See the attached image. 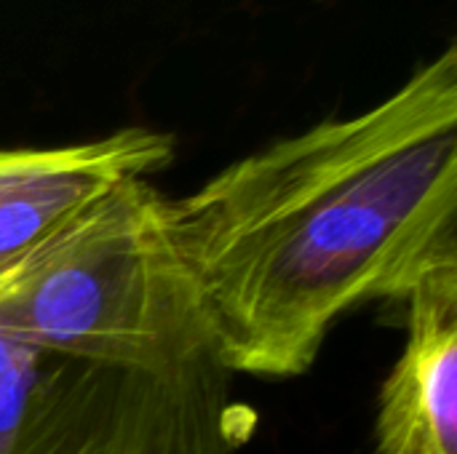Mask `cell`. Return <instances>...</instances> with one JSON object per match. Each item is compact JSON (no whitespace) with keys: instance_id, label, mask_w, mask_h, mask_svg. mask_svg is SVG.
Returning <instances> with one entry per match:
<instances>
[{"instance_id":"6da1fadb","label":"cell","mask_w":457,"mask_h":454,"mask_svg":"<svg viewBox=\"0 0 457 454\" xmlns=\"http://www.w3.org/2000/svg\"><path fill=\"white\" fill-rule=\"evenodd\" d=\"M166 230L228 369L305 375L343 313L457 265V45L378 107L166 198Z\"/></svg>"},{"instance_id":"7a4b0ae2","label":"cell","mask_w":457,"mask_h":454,"mask_svg":"<svg viewBox=\"0 0 457 454\" xmlns=\"http://www.w3.org/2000/svg\"><path fill=\"white\" fill-rule=\"evenodd\" d=\"M0 329L150 377L171 412L174 454H233V372L147 179L91 201L0 273Z\"/></svg>"},{"instance_id":"3957f363","label":"cell","mask_w":457,"mask_h":454,"mask_svg":"<svg viewBox=\"0 0 457 454\" xmlns=\"http://www.w3.org/2000/svg\"><path fill=\"white\" fill-rule=\"evenodd\" d=\"M0 454H174L161 388L0 329Z\"/></svg>"},{"instance_id":"277c9868","label":"cell","mask_w":457,"mask_h":454,"mask_svg":"<svg viewBox=\"0 0 457 454\" xmlns=\"http://www.w3.org/2000/svg\"><path fill=\"white\" fill-rule=\"evenodd\" d=\"M171 161L174 136L150 128L67 147L0 150V273L91 201Z\"/></svg>"},{"instance_id":"5b68a950","label":"cell","mask_w":457,"mask_h":454,"mask_svg":"<svg viewBox=\"0 0 457 454\" xmlns=\"http://www.w3.org/2000/svg\"><path fill=\"white\" fill-rule=\"evenodd\" d=\"M375 444L378 454H457V265L407 297V343L378 396Z\"/></svg>"}]
</instances>
